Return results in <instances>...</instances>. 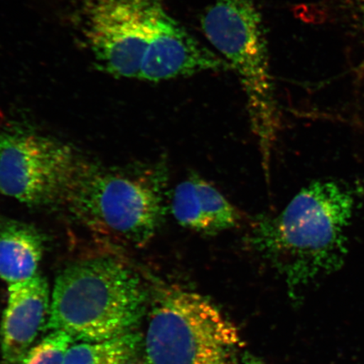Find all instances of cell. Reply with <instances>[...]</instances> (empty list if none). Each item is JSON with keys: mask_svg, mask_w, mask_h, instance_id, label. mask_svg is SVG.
I'll list each match as a JSON object with an SVG mask.
<instances>
[{"mask_svg": "<svg viewBox=\"0 0 364 364\" xmlns=\"http://www.w3.org/2000/svg\"><path fill=\"white\" fill-rule=\"evenodd\" d=\"M164 0H91L86 36L95 61L119 78H138L145 52L164 13Z\"/></svg>", "mask_w": 364, "mask_h": 364, "instance_id": "cell-7", "label": "cell"}, {"mask_svg": "<svg viewBox=\"0 0 364 364\" xmlns=\"http://www.w3.org/2000/svg\"><path fill=\"white\" fill-rule=\"evenodd\" d=\"M143 346L138 331L95 343H75L63 364H138Z\"/></svg>", "mask_w": 364, "mask_h": 364, "instance_id": "cell-12", "label": "cell"}, {"mask_svg": "<svg viewBox=\"0 0 364 364\" xmlns=\"http://www.w3.org/2000/svg\"><path fill=\"white\" fill-rule=\"evenodd\" d=\"M205 36L239 76L265 171L279 125L260 13L252 0H216L202 19Z\"/></svg>", "mask_w": 364, "mask_h": 364, "instance_id": "cell-5", "label": "cell"}, {"mask_svg": "<svg viewBox=\"0 0 364 364\" xmlns=\"http://www.w3.org/2000/svg\"><path fill=\"white\" fill-rule=\"evenodd\" d=\"M43 252V237L33 227L4 223L0 226V279L9 285L33 279Z\"/></svg>", "mask_w": 364, "mask_h": 364, "instance_id": "cell-11", "label": "cell"}, {"mask_svg": "<svg viewBox=\"0 0 364 364\" xmlns=\"http://www.w3.org/2000/svg\"><path fill=\"white\" fill-rule=\"evenodd\" d=\"M147 303L142 279L122 259H81L57 277L47 328L66 332L75 343L115 338L136 331Z\"/></svg>", "mask_w": 364, "mask_h": 364, "instance_id": "cell-3", "label": "cell"}, {"mask_svg": "<svg viewBox=\"0 0 364 364\" xmlns=\"http://www.w3.org/2000/svg\"><path fill=\"white\" fill-rule=\"evenodd\" d=\"M157 290L144 338L149 364H260L210 300L178 285Z\"/></svg>", "mask_w": 364, "mask_h": 364, "instance_id": "cell-4", "label": "cell"}, {"mask_svg": "<svg viewBox=\"0 0 364 364\" xmlns=\"http://www.w3.org/2000/svg\"><path fill=\"white\" fill-rule=\"evenodd\" d=\"M229 68L225 59L204 47L166 11L159 18L144 53L139 79L169 80Z\"/></svg>", "mask_w": 364, "mask_h": 364, "instance_id": "cell-8", "label": "cell"}, {"mask_svg": "<svg viewBox=\"0 0 364 364\" xmlns=\"http://www.w3.org/2000/svg\"><path fill=\"white\" fill-rule=\"evenodd\" d=\"M80 161L67 144L0 129V193L29 206L63 203Z\"/></svg>", "mask_w": 364, "mask_h": 364, "instance_id": "cell-6", "label": "cell"}, {"mask_svg": "<svg viewBox=\"0 0 364 364\" xmlns=\"http://www.w3.org/2000/svg\"><path fill=\"white\" fill-rule=\"evenodd\" d=\"M354 208L349 188L332 181H313L277 215L254 220L250 247L283 277L297 301L343 267Z\"/></svg>", "mask_w": 364, "mask_h": 364, "instance_id": "cell-1", "label": "cell"}, {"mask_svg": "<svg viewBox=\"0 0 364 364\" xmlns=\"http://www.w3.org/2000/svg\"><path fill=\"white\" fill-rule=\"evenodd\" d=\"M51 299L47 280L40 273L9 285L1 326L4 364H21L49 316Z\"/></svg>", "mask_w": 364, "mask_h": 364, "instance_id": "cell-9", "label": "cell"}, {"mask_svg": "<svg viewBox=\"0 0 364 364\" xmlns=\"http://www.w3.org/2000/svg\"><path fill=\"white\" fill-rule=\"evenodd\" d=\"M170 210L180 225L203 235L234 229L242 220L241 213L220 191L196 175L176 186Z\"/></svg>", "mask_w": 364, "mask_h": 364, "instance_id": "cell-10", "label": "cell"}, {"mask_svg": "<svg viewBox=\"0 0 364 364\" xmlns=\"http://www.w3.org/2000/svg\"><path fill=\"white\" fill-rule=\"evenodd\" d=\"M75 343L63 331H51L26 353L21 364H63L68 349Z\"/></svg>", "mask_w": 364, "mask_h": 364, "instance_id": "cell-13", "label": "cell"}, {"mask_svg": "<svg viewBox=\"0 0 364 364\" xmlns=\"http://www.w3.org/2000/svg\"><path fill=\"white\" fill-rule=\"evenodd\" d=\"M169 178L163 159L124 168L82 162L63 203L94 235L141 247L165 224Z\"/></svg>", "mask_w": 364, "mask_h": 364, "instance_id": "cell-2", "label": "cell"}, {"mask_svg": "<svg viewBox=\"0 0 364 364\" xmlns=\"http://www.w3.org/2000/svg\"><path fill=\"white\" fill-rule=\"evenodd\" d=\"M359 10H360L362 26L364 33V0H361L360 6H359Z\"/></svg>", "mask_w": 364, "mask_h": 364, "instance_id": "cell-14", "label": "cell"}]
</instances>
